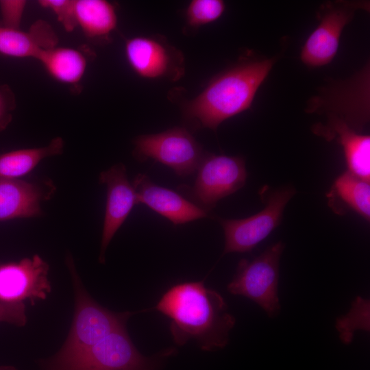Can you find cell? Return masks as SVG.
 Returning a JSON list of instances; mask_svg holds the SVG:
<instances>
[{
    "label": "cell",
    "mask_w": 370,
    "mask_h": 370,
    "mask_svg": "<svg viewBox=\"0 0 370 370\" xmlns=\"http://www.w3.org/2000/svg\"><path fill=\"white\" fill-rule=\"evenodd\" d=\"M154 308L170 319L169 330L176 345L194 340L204 351L225 347L236 323L221 295L203 281L172 286Z\"/></svg>",
    "instance_id": "1"
},
{
    "label": "cell",
    "mask_w": 370,
    "mask_h": 370,
    "mask_svg": "<svg viewBox=\"0 0 370 370\" xmlns=\"http://www.w3.org/2000/svg\"><path fill=\"white\" fill-rule=\"evenodd\" d=\"M275 62V58L247 59L219 74L185 103L186 119L195 127L215 131L222 122L251 106Z\"/></svg>",
    "instance_id": "2"
},
{
    "label": "cell",
    "mask_w": 370,
    "mask_h": 370,
    "mask_svg": "<svg viewBox=\"0 0 370 370\" xmlns=\"http://www.w3.org/2000/svg\"><path fill=\"white\" fill-rule=\"evenodd\" d=\"M75 293V310L68 336L51 362H60L97 343L125 327L130 312H115L96 302L84 288L71 257L66 260Z\"/></svg>",
    "instance_id": "3"
},
{
    "label": "cell",
    "mask_w": 370,
    "mask_h": 370,
    "mask_svg": "<svg viewBox=\"0 0 370 370\" xmlns=\"http://www.w3.org/2000/svg\"><path fill=\"white\" fill-rule=\"evenodd\" d=\"M284 244L278 241L251 260L241 259L227 284L229 293L256 303L271 318L280 312L278 297L280 260Z\"/></svg>",
    "instance_id": "4"
},
{
    "label": "cell",
    "mask_w": 370,
    "mask_h": 370,
    "mask_svg": "<svg viewBox=\"0 0 370 370\" xmlns=\"http://www.w3.org/2000/svg\"><path fill=\"white\" fill-rule=\"evenodd\" d=\"M307 112L338 119L360 132L369 120V64L351 78L323 88L309 101Z\"/></svg>",
    "instance_id": "5"
},
{
    "label": "cell",
    "mask_w": 370,
    "mask_h": 370,
    "mask_svg": "<svg viewBox=\"0 0 370 370\" xmlns=\"http://www.w3.org/2000/svg\"><path fill=\"white\" fill-rule=\"evenodd\" d=\"M155 361L138 352L125 326L66 360L51 362L50 370H153Z\"/></svg>",
    "instance_id": "6"
},
{
    "label": "cell",
    "mask_w": 370,
    "mask_h": 370,
    "mask_svg": "<svg viewBox=\"0 0 370 370\" xmlns=\"http://www.w3.org/2000/svg\"><path fill=\"white\" fill-rule=\"evenodd\" d=\"M134 145L132 153L138 161L152 159L182 177L197 170L206 153L189 131L181 127L140 135L134 139Z\"/></svg>",
    "instance_id": "7"
},
{
    "label": "cell",
    "mask_w": 370,
    "mask_h": 370,
    "mask_svg": "<svg viewBox=\"0 0 370 370\" xmlns=\"http://www.w3.org/2000/svg\"><path fill=\"white\" fill-rule=\"evenodd\" d=\"M295 193L292 186H281L269 191L264 208L258 213L241 219H219L225 235L223 254L251 251L280 224L284 210Z\"/></svg>",
    "instance_id": "8"
},
{
    "label": "cell",
    "mask_w": 370,
    "mask_h": 370,
    "mask_svg": "<svg viewBox=\"0 0 370 370\" xmlns=\"http://www.w3.org/2000/svg\"><path fill=\"white\" fill-rule=\"evenodd\" d=\"M197 171L194 185L184 186V189L193 203L206 212L221 199L241 189L247 177L245 161L241 156L206 152Z\"/></svg>",
    "instance_id": "9"
},
{
    "label": "cell",
    "mask_w": 370,
    "mask_h": 370,
    "mask_svg": "<svg viewBox=\"0 0 370 370\" xmlns=\"http://www.w3.org/2000/svg\"><path fill=\"white\" fill-rule=\"evenodd\" d=\"M369 3L334 1L321 5L317 16L319 23L307 38L301 51V62L308 67L329 64L335 57L345 27L358 10H369Z\"/></svg>",
    "instance_id": "10"
},
{
    "label": "cell",
    "mask_w": 370,
    "mask_h": 370,
    "mask_svg": "<svg viewBox=\"0 0 370 370\" xmlns=\"http://www.w3.org/2000/svg\"><path fill=\"white\" fill-rule=\"evenodd\" d=\"M125 55L132 71L148 79L177 81L184 74V58L162 37L139 36L127 39Z\"/></svg>",
    "instance_id": "11"
},
{
    "label": "cell",
    "mask_w": 370,
    "mask_h": 370,
    "mask_svg": "<svg viewBox=\"0 0 370 370\" xmlns=\"http://www.w3.org/2000/svg\"><path fill=\"white\" fill-rule=\"evenodd\" d=\"M48 264L39 256L0 264V301L45 299L50 292Z\"/></svg>",
    "instance_id": "12"
},
{
    "label": "cell",
    "mask_w": 370,
    "mask_h": 370,
    "mask_svg": "<svg viewBox=\"0 0 370 370\" xmlns=\"http://www.w3.org/2000/svg\"><path fill=\"white\" fill-rule=\"evenodd\" d=\"M99 182L107 189L106 211L101 241L99 261H105L106 250L116 231L124 223L134 205L136 193L128 180L126 168L118 163L99 175Z\"/></svg>",
    "instance_id": "13"
},
{
    "label": "cell",
    "mask_w": 370,
    "mask_h": 370,
    "mask_svg": "<svg viewBox=\"0 0 370 370\" xmlns=\"http://www.w3.org/2000/svg\"><path fill=\"white\" fill-rule=\"evenodd\" d=\"M56 190L49 179L0 180V222L40 216L41 203L50 199Z\"/></svg>",
    "instance_id": "14"
},
{
    "label": "cell",
    "mask_w": 370,
    "mask_h": 370,
    "mask_svg": "<svg viewBox=\"0 0 370 370\" xmlns=\"http://www.w3.org/2000/svg\"><path fill=\"white\" fill-rule=\"evenodd\" d=\"M132 185L137 204H143L174 225L186 223L208 216V212L175 191L154 184L145 174H138Z\"/></svg>",
    "instance_id": "15"
},
{
    "label": "cell",
    "mask_w": 370,
    "mask_h": 370,
    "mask_svg": "<svg viewBox=\"0 0 370 370\" xmlns=\"http://www.w3.org/2000/svg\"><path fill=\"white\" fill-rule=\"evenodd\" d=\"M312 132L328 141L336 140L343 148L347 171L369 182L370 136L362 134L338 119H326L312 126Z\"/></svg>",
    "instance_id": "16"
},
{
    "label": "cell",
    "mask_w": 370,
    "mask_h": 370,
    "mask_svg": "<svg viewBox=\"0 0 370 370\" xmlns=\"http://www.w3.org/2000/svg\"><path fill=\"white\" fill-rule=\"evenodd\" d=\"M58 37L44 20L35 21L27 31L0 25V54L16 58L37 60L44 50L57 46Z\"/></svg>",
    "instance_id": "17"
},
{
    "label": "cell",
    "mask_w": 370,
    "mask_h": 370,
    "mask_svg": "<svg viewBox=\"0 0 370 370\" xmlns=\"http://www.w3.org/2000/svg\"><path fill=\"white\" fill-rule=\"evenodd\" d=\"M326 196L328 206L334 213L344 214L353 210L369 221V182L347 171L334 180Z\"/></svg>",
    "instance_id": "18"
},
{
    "label": "cell",
    "mask_w": 370,
    "mask_h": 370,
    "mask_svg": "<svg viewBox=\"0 0 370 370\" xmlns=\"http://www.w3.org/2000/svg\"><path fill=\"white\" fill-rule=\"evenodd\" d=\"M75 18L79 27L88 39L108 42L117 27L115 5L106 0H75Z\"/></svg>",
    "instance_id": "19"
},
{
    "label": "cell",
    "mask_w": 370,
    "mask_h": 370,
    "mask_svg": "<svg viewBox=\"0 0 370 370\" xmlns=\"http://www.w3.org/2000/svg\"><path fill=\"white\" fill-rule=\"evenodd\" d=\"M37 60L51 78L74 88L81 82L88 65L82 51L58 45L42 51Z\"/></svg>",
    "instance_id": "20"
},
{
    "label": "cell",
    "mask_w": 370,
    "mask_h": 370,
    "mask_svg": "<svg viewBox=\"0 0 370 370\" xmlns=\"http://www.w3.org/2000/svg\"><path fill=\"white\" fill-rule=\"evenodd\" d=\"M64 147V140L56 137L44 147L0 154V180L18 179L32 171L45 158L62 154Z\"/></svg>",
    "instance_id": "21"
},
{
    "label": "cell",
    "mask_w": 370,
    "mask_h": 370,
    "mask_svg": "<svg viewBox=\"0 0 370 370\" xmlns=\"http://www.w3.org/2000/svg\"><path fill=\"white\" fill-rule=\"evenodd\" d=\"M369 299L358 296L353 301L349 311L336 319L335 327L344 344L348 345L352 341L357 330L369 332Z\"/></svg>",
    "instance_id": "22"
},
{
    "label": "cell",
    "mask_w": 370,
    "mask_h": 370,
    "mask_svg": "<svg viewBox=\"0 0 370 370\" xmlns=\"http://www.w3.org/2000/svg\"><path fill=\"white\" fill-rule=\"evenodd\" d=\"M225 10L221 0H193L186 10V23L192 28H199L218 20Z\"/></svg>",
    "instance_id": "23"
},
{
    "label": "cell",
    "mask_w": 370,
    "mask_h": 370,
    "mask_svg": "<svg viewBox=\"0 0 370 370\" xmlns=\"http://www.w3.org/2000/svg\"><path fill=\"white\" fill-rule=\"evenodd\" d=\"M38 3L52 12L66 32H72L77 27L75 0H39Z\"/></svg>",
    "instance_id": "24"
},
{
    "label": "cell",
    "mask_w": 370,
    "mask_h": 370,
    "mask_svg": "<svg viewBox=\"0 0 370 370\" xmlns=\"http://www.w3.org/2000/svg\"><path fill=\"white\" fill-rule=\"evenodd\" d=\"M27 1L24 0H1V25L10 29H20Z\"/></svg>",
    "instance_id": "25"
},
{
    "label": "cell",
    "mask_w": 370,
    "mask_h": 370,
    "mask_svg": "<svg viewBox=\"0 0 370 370\" xmlns=\"http://www.w3.org/2000/svg\"><path fill=\"white\" fill-rule=\"evenodd\" d=\"M16 107L14 91L8 84L0 85V132L7 128Z\"/></svg>",
    "instance_id": "26"
},
{
    "label": "cell",
    "mask_w": 370,
    "mask_h": 370,
    "mask_svg": "<svg viewBox=\"0 0 370 370\" xmlns=\"http://www.w3.org/2000/svg\"><path fill=\"white\" fill-rule=\"evenodd\" d=\"M0 322L23 326L27 322L25 306L23 302L0 301Z\"/></svg>",
    "instance_id": "27"
},
{
    "label": "cell",
    "mask_w": 370,
    "mask_h": 370,
    "mask_svg": "<svg viewBox=\"0 0 370 370\" xmlns=\"http://www.w3.org/2000/svg\"><path fill=\"white\" fill-rule=\"evenodd\" d=\"M0 370H16L14 367L11 366H1Z\"/></svg>",
    "instance_id": "28"
}]
</instances>
